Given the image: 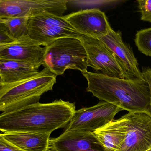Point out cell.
<instances>
[{"label": "cell", "mask_w": 151, "mask_h": 151, "mask_svg": "<svg viewBox=\"0 0 151 151\" xmlns=\"http://www.w3.org/2000/svg\"><path fill=\"white\" fill-rule=\"evenodd\" d=\"M76 111L74 103L60 99L29 105L0 114L2 133L31 132L51 134L68 126Z\"/></svg>", "instance_id": "6da1fadb"}, {"label": "cell", "mask_w": 151, "mask_h": 151, "mask_svg": "<svg viewBox=\"0 0 151 151\" xmlns=\"http://www.w3.org/2000/svg\"><path fill=\"white\" fill-rule=\"evenodd\" d=\"M82 74L88 82L87 92L99 100L115 105L129 112L148 111L150 96L145 80L112 78L88 71Z\"/></svg>", "instance_id": "7a4b0ae2"}, {"label": "cell", "mask_w": 151, "mask_h": 151, "mask_svg": "<svg viewBox=\"0 0 151 151\" xmlns=\"http://www.w3.org/2000/svg\"><path fill=\"white\" fill-rule=\"evenodd\" d=\"M56 77L44 68L29 79L4 85L0 90V111H11L39 103L43 94L53 90Z\"/></svg>", "instance_id": "3957f363"}, {"label": "cell", "mask_w": 151, "mask_h": 151, "mask_svg": "<svg viewBox=\"0 0 151 151\" xmlns=\"http://www.w3.org/2000/svg\"><path fill=\"white\" fill-rule=\"evenodd\" d=\"M87 61V52L80 38L67 37L46 47L42 66L58 76L68 69L86 72Z\"/></svg>", "instance_id": "277c9868"}, {"label": "cell", "mask_w": 151, "mask_h": 151, "mask_svg": "<svg viewBox=\"0 0 151 151\" xmlns=\"http://www.w3.org/2000/svg\"><path fill=\"white\" fill-rule=\"evenodd\" d=\"M28 35L40 46L47 47L55 41L81 35L69 24L64 16L42 13L29 17Z\"/></svg>", "instance_id": "5b68a950"}, {"label": "cell", "mask_w": 151, "mask_h": 151, "mask_svg": "<svg viewBox=\"0 0 151 151\" xmlns=\"http://www.w3.org/2000/svg\"><path fill=\"white\" fill-rule=\"evenodd\" d=\"M79 38L87 52L88 67L108 77L130 79L115 54L100 39L84 35Z\"/></svg>", "instance_id": "8992f818"}, {"label": "cell", "mask_w": 151, "mask_h": 151, "mask_svg": "<svg viewBox=\"0 0 151 151\" xmlns=\"http://www.w3.org/2000/svg\"><path fill=\"white\" fill-rule=\"evenodd\" d=\"M122 111L121 107L104 101L91 107L81 108L76 111L65 132L93 133L112 121Z\"/></svg>", "instance_id": "52a82bcc"}, {"label": "cell", "mask_w": 151, "mask_h": 151, "mask_svg": "<svg viewBox=\"0 0 151 151\" xmlns=\"http://www.w3.org/2000/svg\"><path fill=\"white\" fill-rule=\"evenodd\" d=\"M68 2L67 0H0V18L30 17L42 13L62 17Z\"/></svg>", "instance_id": "ba28073f"}, {"label": "cell", "mask_w": 151, "mask_h": 151, "mask_svg": "<svg viewBox=\"0 0 151 151\" xmlns=\"http://www.w3.org/2000/svg\"><path fill=\"white\" fill-rule=\"evenodd\" d=\"M127 132L119 151H146L151 149V114L147 111L124 115Z\"/></svg>", "instance_id": "9c48e42d"}, {"label": "cell", "mask_w": 151, "mask_h": 151, "mask_svg": "<svg viewBox=\"0 0 151 151\" xmlns=\"http://www.w3.org/2000/svg\"><path fill=\"white\" fill-rule=\"evenodd\" d=\"M64 17L81 35L100 38L111 28L104 12L98 9L81 10Z\"/></svg>", "instance_id": "30bf717a"}, {"label": "cell", "mask_w": 151, "mask_h": 151, "mask_svg": "<svg viewBox=\"0 0 151 151\" xmlns=\"http://www.w3.org/2000/svg\"><path fill=\"white\" fill-rule=\"evenodd\" d=\"M46 47H42L27 35L0 45V58L11 59L39 67L43 64Z\"/></svg>", "instance_id": "8fae6325"}, {"label": "cell", "mask_w": 151, "mask_h": 151, "mask_svg": "<svg viewBox=\"0 0 151 151\" xmlns=\"http://www.w3.org/2000/svg\"><path fill=\"white\" fill-rule=\"evenodd\" d=\"M48 149L52 151H105L93 133L84 131L64 132L56 138H50Z\"/></svg>", "instance_id": "7c38bea8"}, {"label": "cell", "mask_w": 151, "mask_h": 151, "mask_svg": "<svg viewBox=\"0 0 151 151\" xmlns=\"http://www.w3.org/2000/svg\"><path fill=\"white\" fill-rule=\"evenodd\" d=\"M99 39L115 54L126 69L129 79L144 80L137 59L132 50L123 42L121 33L111 28L106 36Z\"/></svg>", "instance_id": "4fadbf2b"}, {"label": "cell", "mask_w": 151, "mask_h": 151, "mask_svg": "<svg viewBox=\"0 0 151 151\" xmlns=\"http://www.w3.org/2000/svg\"><path fill=\"white\" fill-rule=\"evenodd\" d=\"M127 127L124 116L113 120L93 132L105 151H119L126 135Z\"/></svg>", "instance_id": "5bb4252c"}, {"label": "cell", "mask_w": 151, "mask_h": 151, "mask_svg": "<svg viewBox=\"0 0 151 151\" xmlns=\"http://www.w3.org/2000/svg\"><path fill=\"white\" fill-rule=\"evenodd\" d=\"M1 134L7 142L23 151H46L48 149L50 134L31 132Z\"/></svg>", "instance_id": "9a60e30c"}, {"label": "cell", "mask_w": 151, "mask_h": 151, "mask_svg": "<svg viewBox=\"0 0 151 151\" xmlns=\"http://www.w3.org/2000/svg\"><path fill=\"white\" fill-rule=\"evenodd\" d=\"M39 72V68L29 64L0 58V79L4 85L29 79Z\"/></svg>", "instance_id": "2e32d148"}, {"label": "cell", "mask_w": 151, "mask_h": 151, "mask_svg": "<svg viewBox=\"0 0 151 151\" xmlns=\"http://www.w3.org/2000/svg\"><path fill=\"white\" fill-rule=\"evenodd\" d=\"M28 17H15L5 19L4 24L10 36L16 40L28 35Z\"/></svg>", "instance_id": "e0dca14e"}, {"label": "cell", "mask_w": 151, "mask_h": 151, "mask_svg": "<svg viewBox=\"0 0 151 151\" xmlns=\"http://www.w3.org/2000/svg\"><path fill=\"white\" fill-rule=\"evenodd\" d=\"M135 42L142 53L151 57V28L138 31L136 34Z\"/></svg>", "instance_id": "ac0fdd59"}, {"label": "cell", "mask_w": 151, "mask_h": 151, "mask_svg": "<svg viewBox=\"0 0 151 151\" xmlns=\"http://www.w3.org/2000/svg\"><path fill=\"white\" fill-rule=\"evenodd\" d=\"M120 2L115 1H68V3L73 6L80 8H85V9H97L96 7H101L112 3Z\"/></svg>", "instance_id": "d6986e66"}, {"label": "cell", "mask_w": 151, "mask_h": 151, "mask_svg": "<svg viewBox=\"0 0 151 151\" xmlns=\"http://www.w3.org/2000/svg\"><path fill=\"white\" fill-rule=\"evenodd\" d=\"M142 20L151 23V0L137 1Z\"/></svg>", "instance_id": "ffe728a7"}, {"label": "cell", "mask_w": 151, "mask_h": 151, "mask_svg": "<svg viewBox=\"0 0 151 151\" xmlns=\"http://www.w3.org/2000/svg\"><path fill=\"white\" fill-rule=\"evenodd\" d=\"M9 35L4 23H0V45H4L14 41Z\"/></svg>", "instance_id": "44dd1931"}, {"label": "cell", "mask_w": 151, "mask_h": 151, "mask_svg": "<svg viewBox=\"0 0 151 151\" xmlns=\"http://www.w3.org/2000/svg\"><path fill=\"white\" fill-rule=\"evenodd\" d=\"M142 73L143 78L148 83L149 87L150 96V106L147 111L151 114V68L144 67L143 68Z\"/></svg>", "instance_id": "7402d4cb"}, {"label": "cell", "mask_w": 151, "mask_h": 151, "mask_svg": "<svg viewBox=\"0 0 151 151\" xmlns=\"http://www.w3.org/2000/svg\"><path fill=\"white\" fill-rule=\"evenodd\" d=\"M0 151H23L7 142L0 134Z\"/></svg>", "instance_id": "603a6c76"}, {"label": "cell", "mask_w": 151, "mask_h": 151, "mask_svg": "<svg viewBox=\"0 0 151 151\" xmlns=\"http://www.w3.org/2000/svg\"><path fill=\"white\" fill-rule=\"evenodd\" d=\"M4 85V84L2 82V81L1 80V79H0V90L2 88V87H3Z\"/></svg>", "instance_id": "cb8c5ba5"}, {"label": "cell", "mask_w": 151, "mask_h": 151, "mask_svg": "<svg viewBox=\"0 0 151 151\" xmlns=\"http://www.w3.org/2000/svg\"><path fill=\"white\" fill-rule=\"evenodd\" d=\"M5 19H3L0 18V23H4L5 22Z\"/></svg>", "instance_id": "d4e9b609"}, {"label": "cell", "mask_w": 151, "mask_h": 151, "mask_svg": "<svg viewBox=\"0 0 151 151\" xmlns=\"http://www.w3.org/2000/svg\"><path fill=\"white\" fill-rule=\"evenodd\" d=\"M46 151H52L50 150L49 149H48Z\"/></svg>", "instance_id": "484cf974"}, {"label": "cell", "mask_w": 151, "mask_h": 151, "mask_svg": "<svg viewBox=\"0 0 151 151\" xmlns=\"http://www.w3.org/2000/svg\"><path fill=\"white\" fill-rule=\"evenodd\" d=\"M146 151H151V149H150V150H148Z\"/></svg>", "instance_id": "4316f807"}, {"label": "cell", "mask_w": 151, "mask_h": 151, "mask_svg": "<svg viewBox=\"0 0 151 151\" xmlns=\"http://www.w3.org/2000/svg\"></svg>", "instance_id": "83f0119b"}]
</instances>
